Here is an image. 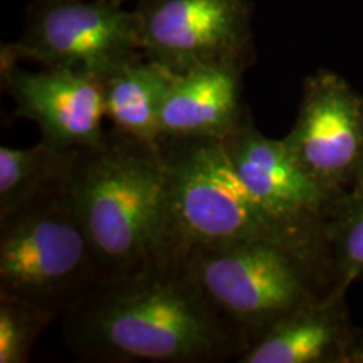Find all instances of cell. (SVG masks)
<instances>
[{
	"instance_id": "ac0fdd59",
	"label": "cell",
	"mask_w": 363,
	"mask_h": 363,
	"mask_svg": "<svg viewBox=\"0 0 363 363\" xmlns=\"http://www.w3.org/2000/svg\"><path fill=\"white\" fill-rule=\"evenodd\" d=\"M111 2H115V4H120V6H125V4L128 2V0H111Z\"/></svg>"
},
{
	"instance_id": "30bf717a",
	"label": "cell",
	"mask_w": 363,
	"mask_h": 363,
	"mask_svg": "<svg viewBox=\"0 0 363 363\" xmlns=\"http://www.w3.org/2000/svg\"><path fill=\"white\" fill-rule=\"evenodd\" d=\"M2 86L16 103L17 118L39 126L44 142L66 150L96 147L108 131L103 83L88 72L40 67H21L12 54L0 48Z\"/></svg>"
},
{
	"instance_id": "e0dca14e",
	"label": "cell",
	"mask_w": 363,
	"mask_h": 363,
	"mask_svg": "<svg viewBox=\"0 0 363 363\" xmlns=\"http://www.w3.org/2000/svg\"><path fill=\"white\" fill-rule=\"evenodd\" d=\"M347 363H363V328H355L350 347H348Z\"/></svg>"
},
{
	"instance_id": "5b68a950",
	"label": "cell",
	"mask_w": 363,
	"mask_h": 363,
	"mask_svg": "<svg viewBox=\"0 0 363 363\" xmlns=\"http://www.w3.org/2000/svg\"><path fill=\"white\" fill-rule=\"evenodd\" d=\"M101 281L69 189L0 217V294L62 316Z\"/></svg>"
},
{
	"instance_id": "52a82bcc",
	"label": "cell",
	"mask_w": 363,
	"mask_h": 363,
	"mask_svg": "<svg viewBox=\"0 0 363 363\" xmlns=\"http://www.w3.org/2000/svg\"><path fill=\"white\" fill-rule=\"evenodd\" d=\"M145 57L172 74L256 62L252 0H135Z\"/></svg>"
},
{
	"instance_id": "2e32d148",
	"label": "cell",
	"mask_w": 363,
	"mask_h": 363,
	"mask_svg": "<svg viewBox=\"0 0 363 363\" xmlns=\"http://www.w3.org/2000/svg\"><path fill=\"white\" fill-rule=\"evenodd\" d=\"M57 315L26 299L0 294V363H26Z\"/></svg>"
},
{
	"instance_id": "5bb4252c",
	"label": "cell",
	"mask_w": 363,
	"mask_h": 363,
	"mask_svg": "<svg viewBox=\"0 0 363 363\" xmlns=\"http://www.w3.org/2000/svg\"><path fill=\"white\" fill-rule=\"evenodd\" d=\"M78 152L44 140L29 148L0 147V217L44 195L69 189Z\"/></svg>"
},
{
	"instance_id": "3957f363",
	"label": "cell",
	"mask_w": 363,
	"mask_h": 363,
	"mask_svg": "<svg viewBox=\"0 0 363 363\" xmlns=\"http://www.w3.org/2000/svg\"><path fill=\"white\" fill-rule=\"evenodd\" d=\"M160 152L169 182L174 257L199 246L271 240L303 254L330 276L323 254L267 211L240 179L222 140L162 138Z\"/></svg>"
},
{
	"instance_id": "9c48e42d",
	"label": "cell",
	"mask_w": 363,
	"mask_h": 363,
	"mask_svg": "<svg viewBox=\"0 0 363 363\" xmlns=\"http://www.w3.org/2000/svg\"><path fill=\"white\" fill-rule=\"evenodd\" d=\"M222 143L240 179L267 211L328 259L326 220L340 192H330L316 184L298 165L283 138L274 140L261 133L251 111Z\"/></svg>"
},
{
	"instance_id": "7a4b0ae2",
	"label": "cell",
	"mask_w": 363,
	"mask_h": 363,
	"mask_svg": "<svg viewBox=\"0 0 363 363\" xmlns=\"http://www.w3.org/2000/svg\"><path fill=\"white\" fill-rule=\"evenodd\" d=\"M69 194L101 281L174 257L169 182L160 145L108 131L96 147L78 152Z\"/></svg>"
},
{
	"instance_id": "ba28073f",
	"label": "cell",
	"mask_w": 363,
	"mask_h": 363,
	"mask_svg": "<svg viewBox=\"0 0 363 363\" xmlns=\"http://www.w3.org/2000/svg\"><path fill=\"white\" fill-rule=\"evenodd\" d=\"M283 142L316 184L347 190L363 175V96L338 72L320 67L303 83L298 116Z\"/></svg>"
},
{
	"instance_id": "7c38bea8",
	"label": "cell",
	"mask_w": 363,
	"mask_h": 363,
	"mask_svg": "<svg viewBox=\"0 0 363 363\" xmlns=\"http://www.w3.org/2000/svg\"><path fill=\"white\" fill-rule=\"evenodd\" d=\"M357 326L347 298H325L299 306L266 330L239 363H347Z\"/></svg>"
},
{
	"instance_id": "8992f818",
	"label": "cell",
	"mask_w": 363,
	"mask_h": 363,
	"mask_svg": "<svg viewBox=\"0 0 363 363\" xmlns=\"http://www.w3.org/2000/svg\"><path fill=\"white\" fill-rule=\"evenodd\" d=\"M2 48L19 62L99 79L145 56L135 11L111 0H33L21 38Z\"/></svg>"
},
{
	"instance_id": "6da1fadb",
	"label": "cell",
	"mask_w": 363,
	"mask_h": 363,
	"mask_svg": "<svg viewBox=\"0 0 363 363\" xmlns=\"http://www.w3.org/2000/svg\"><path fill=\"white\" fill-rule=\"evenodd\" d=\"M62 335L84 362L214 363L244 352L179 257L99 281L62 315Z\"/></svg>"
},
{
	"instance_id": "8fae6325",
	"label": "cell",
	"mask_w": 363,
	"mask_h": 363,
	"mask_svg": "<svg viewBox=\"0 0 363 363\" xmlns=\"http://www.w3.org/2000/svg\"><path fill=\"white\" fill-rule=\"evenodd\" d=\"M244 69L202 66L172 74L162 104V138L224 140L249 108L242 101Z\"/></svg>"
},
{
	"instance_id": "4fadbf2b",
	"label": "cell",
	"mask_w": 363,
	"mask_h": 363,
	"mask_svg": "<svg viewBox=\"0 0 363 363\" xmlns=\"http://www.w3.org/2000/svg\"><path fill=\"white\" fill-rule=\"evenodd\" d=\"M172 72L145 56L101 79L106 120L116 133L147 145H160V115Z\"/></svg>"
},
{
	"instance_id": "277c9868",
	"label": "cell",
	"mask_w": 363,
	"mask_h": 363,
	"mask_svg": "<svg viewBox=\"0 0 363 363\" xmlns=\"http://www.w3.org/2000/svg\"><path fill=\"white\" fill-rule=\"evenodd\" d=\"M177 257L244 352L276 321L331 288L325 269L271 240L199 246Z\"/></svg>"
},
{
	"instance_id": "9a60e30c",
	"label": "cell",
	"mask_w": 363,
	"mask_h": 363,
	"mask_svg": "<svg viewBox=\"0 0 363 363\" xmlns=\"http://www.w3.org/2000/svg\"><path fill=\"white\" fill-rule=\"evenodd\" d=\"M326 246L331 274L328 294L347 298L350 286L363 276V175L331 203Z\"/></svg>"
}]
</instances>
